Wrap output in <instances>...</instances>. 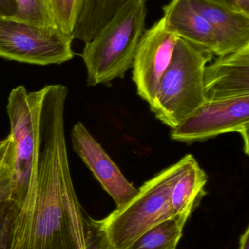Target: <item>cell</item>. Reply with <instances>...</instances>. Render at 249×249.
<instances>
[{"instance_id": "obj_11", "label": "cell", "mask_w": 249, "mask_h": 249, "mask_svg": "<svg viewBox=\"0 0 249 249\" xmlns=\"http://www.w3.org/2000/svg\"><path fill=\"white\" fill-rule=\"evenodd\" d=\"M210 25L217 44L216 56L232 53L249 45V15L213 0H190Z\"/></svg>"}, {"instance_id": "obj_22", "label": "cell", "mask_w": 249, "mask_h": 249, "mask_svg": "<svg viewBox=\"0 0 249 249\" xmlns=\"http://www.w3.org/2000/svg\"><path fill=\"white\" fill-rule=\"evenodd\" d=\"M10 142V136H8L7 138H5V139H3L2 143H1V146H0V165H1L4 158H5Z\"/></svg>"}, {"instance_id": "obj_26", "label": "cell", "mask_w": 249, "mask_h": 249, "mask_svg": "<svg viewBox=\"0 0 249 249\" xmlns=\"http://www.w3.org/2000/svg\"><path fill=\"white\" fill-rule=\"evenodd\" d=\"M3 140L0 141V146H1V143H2Z\"/></svg>"}, {"instance_id": "obj_16", "label": "cell", "mask_w": 249, "mask_h": 249, "mask_svg": "<svg viewBox=\"0 0 249 249\" xmlns=\"http://www.w3.org/2000/svg\"><path fill=\"white\" fill-rule=\"evenodd\" d=\"M15 19L37 26L56 27L49 0H16Z\"/></svg>"}, {"instance_id": "obj_6", "label": "cell", "mask_w": 249, "mask_h": 249, "mask_svg": "<svg viewBox=\"0 0 249 249\" xmlns=\"http://www.w3.org/2000/svg\"><path fill=\"white\" fill-rule=\"evenodd\" d=\"M71 34L0 17V58L33 65L61 64L73 59Z\"/></svg>"}, {"instance_id": "obj_19", "label": "cell", "mask_w": 249, "mask_h": 249, "mask_svg": "<svg viewBox=\"0 0 249 249\" xmlns=\"http://www.w3.org/2000/svg\"><path fill=\"white\" fill-rule=\"evenodd\" d=\"M86 249H111L100 221L86 216Z\"/></svg>"}, {"instance_id": "obj_15", "label": "cell", "mask_w": 249, "mask_h": 249, "mask_svg": "<svg viewBox=\"0 0 249 249\" xmlns=\"http://www.w3.org/2000/svg\"><path fill=\"white\" fill-rule=\"evenodd\" d=\"M185 225L175 216L167 219L146 231L127 249H176Z\"/></svg>"}, {"instance_id": "obj_21", "label": "cell", "mask_w": 249, "mask_h": 249, "mask_svg": "<svg viewBox=\"0 0 249 249\" xmlns=\"http://www.w3.org/2000/svg\"><path fill=\"white\" fill-rule=\"evenodd\" d=\"M17 12L16 0H0V17L15 18Z\"/></svg>"}, {"instance_id": "obj_14", "label": "cell", "mask_w": 249, "mask_h": 249, "mask_svg": "<svg viewBox=\"0 0 249 249\" xmlns=\"http://www.w3.org/2000/svg\"><path fill=\"white\" fill-rule=\"evenodd\" d=\"M128 0H82L73 37L82 42L92 40Z\"/></svg>"}, {"instance_id": "obj_25", "label": "cell", "mask_w": 249, "mask_h": 249, "mask_svg": "<svg viewBox=\"0 0 249 249\" xmlns=\"http://www.w3.org/2000/svg\"><path fill=\"white\" fill-rule=\"evenodd\" d=\"M213 1H216V2L220 3V4H225V5L228 6V7H232V8L238 9L235 4L234 0H213Z\"/></svg>"}, {"instance_id": "obj_9", "label": "cell", "mask_w": 249, "mask_h": 249, "mask_svg": "<svg viewBox=\"0 0 249 249\" xmlns=\"http://www.w3.org/2000/svg\"><path fill=\"white\" fill-rule=\"evenodd\" d=\"M71 139L75 152L112 197L116 209L124 207L137 195L138 189L123 175L116 164L81 122L73 126Z\"/></svg>"}, {"instance_id": "obj_24", "label": "cell", "mask_w": 249, "mask_h": 249, "mask_svg": "<svg viewBox=\"0 0 249 249\" xmlns=\"http://www.w3.org/2000/svg\"><path fill=\"white\" fill-rule=\"evenodd\" d=\"M240 10L249 15V0H234Z\"/></svg>"}, {"instance_id": "obj_5", "label": "cell", "mask_w": 249, "mask_h": 249, "mask_svg": "<svg viewBox=\"0 0 249 249\" xmlns=\"http://www.w3.org/2000/svg\"><path fill=\"white\" fill-rule=\"evenodd\" d=\"M42 99V89L29 92L24 86H20L11 90L7 101L10 124L11 200L20 210L36 187Z\"/></svg>"}, {"instance_id": "obj_8", "label": "cell", "mask_w": 249, "mask_h": 249, "mask_svg": "<svg viewBox=\"0 0 249 249\" xmlns=\"http://www.w3.org/2000/svg\"><path fill=\"white\" fill-rule=\"evenodd\" d=\"M178 36L165 27L163 18L145 31L139 43L133 67V80L137 94L153 103L164 73L171 64Z\"/></svg>"}, {"instance_id": "obj_17", "label": "cell", "mask_w": 249, "mask_h": 249, "mask_svg": "<svg viewBox=\"0 0 249 249\" xmlns=\"http://www.w3.org/2000/svg\"><path fill=\"white\" fill-rule=\"evenodd\" d=\"M20 209L9 201L0 211V249H18Z\"/></svg>"}, {"instance_id": "obj_18", "label": "cell", "mask_w": 249, "mask_h": 249, "mask_svg": "<svg viewBox=\"0 0 249 249\" xmlns=\"http://www.w3.org/2000/svg\"><path fill=\"white\" fill-rule=\"evenodd\" d=\"M49 3L56 27L73 35L82 0H49Z\"/></svg>"}, {"instance_id": "obj_2", "label": "cell", "mask_w": 249, "mask_h": 249, "mask_svg": "<svg viewBox=\"0 0 249 249\" xmlns=\"http://www.w3.org/2000/svg\"><path fill=\"white\" fill-rule=\"evenodd\" d=\"M146 0H128L89 42L81 57L87 71V85H108L124 78L133 67L147 16Z\"/></svg>"}, {"instance_id": "obj_3", "label": "cell", "mask_w": 249, "mask_h": 249, "mask_svg": "<svg viewBox=\"0 0 249 249\" xmlns=\"http://www.w3.org/2000/svg\"><path fill=\"white\" fill-rule=\"evenodd\" d=\"M196 159L189 154L146 181L135 196L115 209L100 224L111 249H127L140 235L158 224L174 217L171 190Z\"/></svg>"}, {"instance_id": "obj_20", "label": "cell", "mask_w": 249, "mask_h": 249, "mask_svg": "<svg viewBox=\"0 0 249 249\" xmlns=\"http://www.w3.org/2000/svg\"><path fill=\"white\" fill-rule=\"evenodd\" d=\"M11 193L12 168L9 144L5 158L0 165V211L11 200Z\"/></svg>"}, {"instance_id": "obj_10", "label": "cell", "mask_w": 249, "mask_h": 249, "mask_svg": "<svg viewBox=\"0 0 249 249\" xmlns=\"http://www.w3.org/2000/svg\"><path fill=\"white\" fill-rule=\"evenodd\" d=\"M203 83L206 101L249 96V45L206 65Z\"/></svg>"}, {"instance_id": "obj_1", "label": "cell", "mask_w": 249, "mask_h": 249, "mask_svg": "<svg viewBox=\"0 0 249 249\" xmlns=\"http://www.w3.org/2000/svg\"><path fill=\"white\" fill-rule=\"evenodd\" d=\"M36 187L20 210L18 249H86V216L72 181L64 111L68 90L42 88Z\"/></svg>"}, {"instance_id": "obj_7", "label": "cell", "mask_w": 249, "mask_h": 249, "mask_svg": "<svg viewBox=\"0 0 249 249\" xmlns=\"http://www.w3.org/2000/svg\"><path fill=\"white\" fill-rule=\"evenodd\" d=\"M249 95L219 100L206 101L172 129L177 142L192 143L227 133H240L244 152L249 153Z\"/></svg>"}, {"instance_id": "obj_23", "label": "cell", "mask_w": 249, "mask_h": 249, "mask_svg": "<svg viewBox=\"0 0 249 249\" xmlns=\"http://www.w3.org/2000/svg\"><path fill=\"white\" fill-rule=\"evenodd\" d=\"M239 249H249V228H247L245 232L241 235L240 239Z\"/></svg>"}, {"instance_id": "obj_4", "label": "cell", "mask_w": 249, "mask_h": 249, "mask_svg": "<svg viewBox=\"0 0 249 249\" xmlns=\"http://www.w3.org/2000/svg\"><path fill=\"white\" fill-rule=\"evenodd\" d=\"M213 57L209 50L178 38L171 64L150 105L162 124L174 128L206 102L204 70Z\"/></svg>"}, {"instance_id": "obj_12", "label": "cell", "mask_w": 249, "mask_h": 249, "mask_svg": "<svg viewBox=\"0 0 249 249\" xmlns=\"http://www.w3.org/2000/svg\"><path fill=\"white\" fill-rule=\"evenodd\" d=\"M162 10L164 23L169 32L216 55L217 44L214 34L190 0H171Z\"/></svg>"}, {"instance_id": "obj_13", "label": "cell", "mask_w": 249, "mask_h": 249, "mask_svg": "<svg viewBox=\"0 0 249 249\" xmlns=\"http://www.w3.org/2000/svg\"><path fill=\"white\" fill-rule=\"evenodd\" d=\"M207 174L197 160L175 182L171 190V204L174 216L187 223L194 209L206 196Z\"/></svg>"}]
</instances>
